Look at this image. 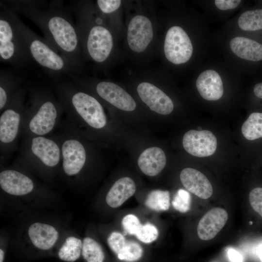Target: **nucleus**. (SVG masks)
Instances as JSON below:
<instances>
[{
    "label": "nucleus",
    "mask_w": 262,
    "mask_h": 262,
    "mask_svg": "<svg viewBox=\"0 0 262 262\" xmlns=\"http://www.w3.org/2000/svg\"><path fill=\"white\" fill-rule=\"evenodd\" d=\"M6 5L35 24L45 39L79 72L82 66V46L70 13L61 1L6 0Z\"/></svg>",
    "instance_id": "1"
},
{
    "label": "nucleus",
    "mask_w": 262,
    "mask_h": 262,
    "mask_svg": "<svg viewBox=\"0 0 262 262\" xmlns=\"http://www.w3.org/2000/svg\"><path fill=\"white\" fill-rule=\"evenodd\" d=\"M51 84L66 115L62 125L82 137L86 128L99 131L106 126L104 110L96 98L73 82L55 79Z\"/></svg>",
    "instance_id": "2"
},
{
    "label": "nucleus",
    "mask_w": 262,
    "mask_h": 262,
    "mask_svg": "<svg viewBox=\"0 0 262 262\" xmlns=\"http://www.w3.org/2000/svg\"><path fill=\"white\" fill-rule=\"evenodd\" d=\"M25 106L21 136L34 137L50 135L61 124L64 108L52 91L35 86L28 89Z\"/></svg>",
    "instance_id": "3"
},
{
    "label": "nucleus",
    "mask_w": 262,
    "mask_h": 262,
    "mask_svg": "<svg viewBox=\"0 0 262 262\" xmlns=\"http://www.w3.org/2000/svg\"><path fill=\"white\" fill-rule=\"evenodd\" d=\"M84 1H75L72 11L76 18V26L83 52L92 60L103 64L109 58L114 40L109 29L99 16L93 18Z\"/></svg>",
    "instance_id": "4"
},
{
    "label": "nucleus",
    "mask_w": 262,
    "mask_h": 262,
    "mask_svg": "<svg viewBox=\"0 0 262 262\" xmlns=\"http://www.w3.org/2000/svg\"><path fill=\"white\" fill-rule=\"evenodd\" d=\"M17 162L23 167L43 171H52L62 163L61 148L55 134L23 137L18 149Z\"/></svg>",
    "instance_id": "5"
},
{
    "label": "nucleus",
    "mask_w": 262,
    "mask_h": 262,
    "mask_svg": "<svg viewBox=\"0 0 262 262\" xmlns=\"http://www.w3.org/2000/svg\"><path fill=\"white\" fill-rule=\"evenodd\" d=\"M12 11L14 21L26 43L32 60L52 76L56 77L62 74L71 76L79 72L44 38L41 37L28 27L16 13Z\"/></svg>",
    "instance_id": "6"
},
{
    "label": "nucleus",
    "mask_w": 262,
    "mask_h": 262,
    "mask_svg": "<svg viewBox=\"0 0 262 262\" xmlns=\"http://www.w3.org/2000/svg\"><path fill=\"white\" fill-rule=\"evenodd\" d=\"M0 3V61L16 68L24 67L32 60L26 43L14 21L12 10Z\"/></svg>",
    "instance_id": "7"
},
{
    "label": "nucleus",
    "mask_w": 262,
    "mask_h": 262,
    "mask_svg": "<svg viewBox=\"0 0 262 262\" xmlns=\"http://www.w3.org/2000/svg\"><path fill=\"white\" fill-rule=\"evenodd\" d=\"M27 91L20 87L0 115V160L9 159L18 148Z\"/></svg>",
    "instance_id": "8"
},
{
    "label": "nucleus",
    "mask_w": 262,
    "mask_h": 262,
    "mask_svg": "<svg viewBox=\"0 0 262 262\" xmlns=\"http://www.w3.org/2000/svg\"><path fill=\"white\" fill-rule=\"evenodd\" d=\"M191 40L180 27L174 26L167 31L164 43L165 57L171 63L180 65L186 63L193 53Z\"/></svg>",
    "instance_id": "9"
},
{
    "label": "nucleus",
    "mask_w": 262,
    "mask_h": 262,
    "mask_svg": "<svg viewBox=\"0 0 262 262\" xmlns=\"http://www.w3.org/2000/svg\"><path fill=\"white\" fill-rule=\"evenodd\" d=\"M184 149L196 157H205L213 155L217 148V139L210 131L191 130L182 139Z\"/></svg>",
    "instance_id": "10"
},
{
    "label": "nucleus",
    "mask_w": 262,
    "mask_h": 262,
    "mask_svg": "<svg viewBox=\"0 0 262 262\" xmlns=\"http://www.w3.org/2000/svg\"><path fill=\"white\" fill-rule=\"evenodd\" d=\"M153 37V27L148 18L137 15L131 19L127 30V41L131 50L137 53L143 52Z\"/></svg>",
    "instance_id": "11"
},
{
    "label": "nucleus",
    "mask_w": 262,
    "mask_h": 262,
    "mask_svg": "<svg viewBox=\"0 0 262 262\" xmlns=\"http://www.w3.org/2000/svg\"><path fill=\"white\" fill-rule=\"evenodd\" d=\"M0 186L5 193L22 196L33 192L35 183L25 172L16 168H6L0 172Z\"/></svg>",
    "instance_id": "12"
},
{
    "label": "nucleus",
    "mask_w": 262,
    "mask_h": 262,
    "mask_svg": "<svg viewBox=\"0 0 262 262\" xmlns=\"http://www.w3.org/2000/svg\"><path fill=\"white\" fill-rule=\"evenodd\" d=\"M94 90L102 99L120 110L132 111L136 108V103L131 96L115 83L100 81L95 84Z\"/></svg>",
    "instance_id": "13"
},
{
    "label": "nucleus",
    "mask_w": 262,
    "mask_h": 262,
    "mask_svg": "<svg viewBox=\"0 0 262 262\" xmlns=\"http://www.w3.org/2000/svg\"><path fill=\"white\" fill-rule=\"evenodd\" d=\"M137 90L142 100L152 111L163 115L173 111L174 104L171 98L154 85L143 82L138 85Z\"/></svg>",
    "instance_id": "14"
},
{
    "label": "nucleus",
    "mask_w": 262,
    "mask_h": 262,
    "mask_svg": "<svg viewBox=\"0 0 262 262\" xmlns=\"http://www.w3.org/2000/svg\"><path fill=\"white\" fill-rule=\"evenodd\" d=\"M228 218L227 211L215 207L207 212L200 219L197 231L199 238L204 241L213 239L222 229Z\"/></svg>",
    "instance_id": "15"
},
{
    "label": "nucleus",
    "mask_w": 262,
    "mask_h": 262,
    "mask_svg": "<svg viewBox=\"0 0 262 262\" xmlns=\"http://www.w3.org/2000/svg\"><path fill=\"white\" fill-rule=\"evenodd\" d=\"M180 180L189 192L202 199H207L213 194V187L208 178L199 171L185 168L180 173Z\"/></svg>",
    "instance_id": "16"
},
{
    "label": "nucleus",
    "mask_w": 262,
    "mask_h": 262,
    "mask_svg": "<svg viewBox=\"0 0 262 262\" xmlns=\"http://www.w3.org/2000/svg\"><path fill=\"white\" fill-rule=\"evenodd\" d=\"M196 87L205 99L214 101L223 96L224 88L221 78L215 71L209 69L202 72L196 81Z\"/></svg>",
    "instance_id": "17"
},
{
    "label": "nucleus",
    "mask_w": 262,
    "mask_h": 262,
    "mask_svg": "<svg viewBox=\"0 0 262 262\" xmlns=\"http://www.w3.org/2000/svg\"><path fill=\"white\" fill-rule=\"evenodd\" d=\"M28 235L33 246L44 251L51 249L59 237V233L54 227L40 222L34 223L29 227Z\"/></svg>",
    "instance_id": "18"
},
{
    "label": "nucleus",
    "mask_w": 262,
    "mask_h": 262,
    "mask_svg": "<svg viewBox=\"0 0 262 262\" xmlns=\"http://www.w3.org/2000/svg\"><path fill=\"white\" fill-rule=\"evenodd\" d=\"M166 163V158L164 151L156 147L147 148L138 159L139 168L143 173L149 176L158 175L164 169Z\"/></svg>",
    "instance_id": "19"
},
{
    "label": "nucleus",
    "mask_w": 262,
    "mask_h": 262,
    "mask_svg": "<svg viewBox=\"0 0 262 262\" xmlns=\"http://www.w3.org/2000/svg\"><path fill=\"white\" fill-rule=\"evenodd\" d=\"M135 190V184L132 179L121 178L114 183L108 192L106 203L112 208H117L133 196Z\"/></svg>",
    "instance_id": "20"
},
{
    "label": "nucleus",
    "mask_w": 262,
    "mask_h": 262,
    "mask_svg": "<svg viewBox=\"0 0 262 262\" xmlns=\"http://www.w3.org/2000/svg\"><path fill=\"white\" fill-rule=\"evenodd\" d=\"M22 79L16 72L2 69L0 72V112L10 103L21 87Z\"/></svg>",
    "instance_id": "21"
},
{
    "label": "nucleus",
    "mask_w": 262,
    "mask_h": 262,
    "mask_svg": "<svg viewBox=\"0 0 262 262\" xmlns=\"http://www.w3.org/2000/svg\"><path fill=\"white\" fill-rule=\"evenodd\" d=\"M232 51L238 57L251 61L262 60V45L253 40L236 37L229 42Z\"/></svg>",
    "instance_id": "22"
},
{
    "label": "nucleus",
    "mask_w": 262,
    "mask_h": 262,
    "mask_svg": "<svg viewBox=\"0 0 262 262\" xmlns=\"http://www.w3.org/2000/svg\"><path fill=\"white\" fill-rule=\"evenodd\" d=\"M82 242L74 236L67 237L58 250L57 255L62 261L74 262L82 255Z\"/></svg>",
    "instance_id": "23"
},
{
    "label": "nucleus",
    "mask_w": 262,
    "mask_h": 262,
    "mask_svg": "<svg viewBox=\"0 0 262 262\" xmlns=\"http://www.w3.org/2000/svg\"><path fill=\"white\" fill-rule=\"evenodd\" d=\"M241 131L244 137L252 141L262 137V113L251 114L243 124Z\"/></svg>",
    "instance_id": "24"
},
{
    "label": "nucleus",
    "mask_w": 262,
    "mask_h": 262,
    "mask_svg": "<svg viewBox=\"0 0 262 262\" xmlns=\"http://www.w3.org/2000/svg\"><path fill=\"white\" fill-rule=\"evenodd\" d=\"M82 256L86 262H103L105 259L100 245L90 237H85L82 241Z\"/></svg>",
    "instance_id": "25"
},
{
    "label": "nucleus",
    "mask_w": 262,
    "mask_h": 262,
    "mask_svg": "<svg viewBox=\"0 0 262 262\" xmlns=\"http://www.w3.org/2000/svg\"><path fill=\"white\" fill-rule=\"evenodd\" d=\"M239 27L246 31L262 30V9L248 10L240 16Z\"/></svg>",
    "instance_id": "26"
},
{
    "label": "nucleus",
    "mask_w": 262,
    "mask_h": 262,
    "mask_svg": "<svg viewBox=\"0 0 262 262\" xmlns=\"http://www.w3.org/2000/svg\"><path fill=\"white\" fill-rule=\"evenodd\" d=\"M146 205L155 211H164L170 207V193L168 191L155 190L148 195Z\"/></svg>",
    "instance_id": "27"
},
{
    "label": "nucleus",
    "mask_w": 262,
    "mask_h": 262,
    "mask_svg": "<svg viewBox=\"0 0 262 262\" xmlns=\"http://www.w3.org/2000/svg\"><path fill=\"white\" fill-rule=\"evenodd\" d=\"M143 253V248L138 243L133 241H126L124 248L117 256L120 260L134 262L139 260Z\"/></svg>",
    "instance_id": "28"
},
{
    "label": "nucleus",
    "mask_w": 262,
    "mask_h": 262,
    "mask_svg": "<svg viewBox=\"0 0 262 262\" xmlns=\"http://www.w3.org/2000/svg\"><path fill=\"white\" fill-rule=\"evenodd\" d=\"M175 209L182 213L188 212L191 206V196L183 189H179L172 201Z\"/></svg>",
    "instance_id": "29"
},
{
    "label": "nucleus",
    "mask_w": 262,
    "mask_h": 262,
    "mask_svg": "<svg viewBox=\"0 0 262 262\" xmlns=\"http://www.w3.org/2000/svg\"><path fill=\"white\" fill-rule=\"evenodd\" d=\"M158 234L157 228L153 224L147 223L142 225L135 236L140 241L148 244L155 241L158 238Z\"/></svg>",
    "instance_id": "30"
},
{
    "label": "nucleus",
    "mask_w": 262,
    "mask_h": 262,
    "mask_svg": "<svg viewBox=\"0 0 262 262\" xmlns=\"http://www.w3.org/2000/svg\"><path fill=\"white\" fill-rule=\"evenodd\" d=\"M122 225L125 232L129 234L135 235L142 224L136 216L129 214L123 217Z\"/></svg>",
    "instance_id": "31"
},
{
    "label": "nucleus",
    "mask_w": 262,
    "mask_h": 262,
    "mask_svg": "<svg viewBox=\"0 0 262 262\" xmlns=\"http://www.w3.org/2000/svg\"><path fill=\"white\" fill-rule=\"evenodd\" d=\"M126 242L124 236L117 231L112 232L107 239V243L110 248L116 255L122 251Z\"/></svg>",
    "instance_id": "32"
},
{
    "label": "nucleus",
    "mask_w": 262,
    "mask_h": 262,
    "mask_svg": "<svg viewBox=\"0 0 262 262\" xmlns=\"http://www.w3.org/2000/svg\"><path fill=\"white\" fill-rule=\"evenodd\" d=\"M249 200L253 209L262 217V188L253 189L249 193Z\"/></svg>",
    "instance_id": "33"
},
{
    "label": "nucleus",
    "mask_w": 262,
    "mask_h": 262,
    "mask_svg": "<svg viewBox=\"0 0 262 262\" xmlns=\"http://www.w3.org/2000/svg\"><path fill=\"white\" fill-rule=\"evenodd\" d=\"M119 0H98L97 4L98 9L103 14H111L117 10L120 6Z\"/></svg>",
    "instance_id": "34"
},
{
    "label": "nucleus",
    "mask_w": 262,
    "mask_h": 262,
    "mask_svg": "<svg viewBox=\"0 0 262 262\" xmlns=\"http://www.w3.org/2000/svg\"><path fill=\"white\" fill-rule=\"evenodd\" d=\"M240 0H215L216 6L221 10L234 9L240 3Z\"/></svg>",
    "instance_id": "35"
},
{
    "label": "nucleus",
    "mask_w": 262,
    "mask_h": 262,
    "mask_svg": "<svg viewBox=\"0 0 262 262\" xmlns=\"http://www.w3.org/2000/svg\"><path fill=\"white\" fill-rule=\"evenodd\" d=\"M227 255L230 262H243V257L238 251L229 248L227 251Z\"/></svg>",
    "instance_id": "36"
},
{
    "label": "nucleus",
    "mask_w": 262,
    "mask_h": 262,
    "mask_svg": "<svg viewBox=\"0 0 262 262\" xmlns=\"http://www.w3.org/2000/svg\"><path fill=\"white\" fill-rule=\"evenodd\" d=\"M253 91L256 97L262 98V82L257 83L254 87Z\"/></svg>",
    "instance_id": "37"
},
{
    "label": "nucleus",
    "mask_w": 262,
    "mask_h": 262,
    "mask_svg": "<svg viewBox=\"0 0 262 262\" xmlns=\"http://www.w3.org/2000/svg\"><path fill=\"white\" fill-rule=\"evenodd\" d=\"M5 258V252L3 249H0V262H3Z\"/></svg>",
    "instance_id": "38"
},
{
    "label": "nucleus",
    "mask_w": 262,
    "mask_h": 262,
    "mask_svg": "<svg viewBox=\"0 0 262 262\" xmlns=\"http://www.w3.org/2000/svg\"><path fill=\"white\" fill-rule=\"evenodd\" d=\"M259 256L261 262H262V243H261L259 249Z\"/></svg>",
    "instance_id": "39"
}]
</instances>
